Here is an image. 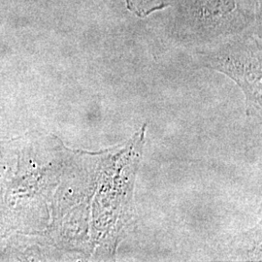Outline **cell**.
Here are the masks:
<instances>
[{
    "instance_id": "6da1fadb",
    "label": "cell",
    "mask_w": 262,
    "mask_h": 262,
    "mask_svg": "<svg viewBox=\"0 0 262 262\" xmlns=\"http://www.w3.org/2000/svg\"><path fill=\"white\" fill-rule=\"evenodd\" d=\"M203 66L232 78L247 97V112L261 113V57L260 48L252 38L237 39L203 53Z\"/></svg>"
},
{
    "instance_id": "7a4b0ae2",
    "label": "cell",
    "mask_w": 262,
    "mask_h": 262,
    "mask_svg": "<svg viewBox=\"0 0 262 262\" xmlns=\"http://www.w3.org/2000/svg\"><path fill=\"white\" fill-rule=\"evenodd\" d=\"M125 2L127 9L140 18H145L169 5L168 0H125Z\"/></svg>"
}]
</instances>
